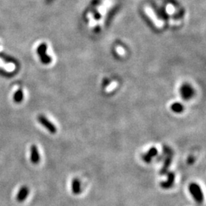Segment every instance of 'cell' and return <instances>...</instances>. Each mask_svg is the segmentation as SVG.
Segmentation results:
<instances>
[{"label": "cell", "instance_id": "6", "mask_svg": "<svg viewBox=\"0 0 206 206\" xmlns=\"http://www.w3.org/2000/svg\"><path fill=\"white\" fill-rule=\"evenodd\" d=\"M31 162L34 164H38L40 162V154L38 147L35 144H33L31 147Z\"/></svg>", "mask_w": 206, "mask_h": 206}, {"label": "cell", "instance_id": "8", "mask_svg": "<svg viewBox=\"0 0 206 206\" xmlns=\"http://www.w3.org/2000/svg\"><path fill=\"white\" fill-rule=\"evenodd\" d=\"M157 154H158V150H157V149L156 148V147H151L150 150L147 151V154L143 155L142 157L143 160H144L145 163H149L151 162L152 159L157 155Z\"/></svg>", "mask_w": 206, "mask_h": 206}, {"label": "cell", "instance_id": "10", "mask_svg": "<svg viewBox=\"0 0 206 206\" xmlns=\"http://www.w3.org/2000/svg\"><path fill=\"white\" fill-rule=\"evenodd\" d=\"M23 99H24V92H23L22 89H19L13 96V100L15 102L20 103L22 102Z\"/></svg>", "mask_w": 206, "mask_h": 206}, {"label": "cell", "instance_id": "5", "mask_svg": "<svg viewBox=\"0 0 206 206\" xmlns=\"http://www.w3.org/2000/svg\"><path fill=\"white\" fill-rule=\"evenodd\" d=\"M28 194H29V189L26 186H23L20 188L19 192L16 195V200L19 202H23L27 199Z\"/></svg>", "mask_w": 206, "mask_h": 206}, {"label": "cell", "instance_id": "4", "mask_svg": "<svg viewBox=\"0 0 206 206\" xmlns=\"http://www.w3.org/2000/svg\"><path fill=\"white\" fill-rule=\"evenodd\" d=\"M46 51H47V46L45 44H41L38 49V53L41 58V62L44 64H49L51 62V58L46 54Z\"/></svg>", "mask_w": 206, "mask_h": 206}, {"label": "cell", "instance_id": "7", "mask_svg": "<svg viewBox=\"0 0 206 206\" xmlns=\"http://www.w3.org/2000/svg\"><path fill=\"white\" fill-rule=\"evenodd\" d=\"M174 181H175V174L173 172H169L168 177H167V180L164 181V182H161L160 186L164 189H169V188H171L173 186Z\"/></svg>", "mask_w": 206, "mask_h": 206}, {"label": "cell", "instance_id": "12", "mask_svg": "<svg viewBox=\"0 0 206 206\" xmlns=\"http://www.w3.org/2000/svg\"><path fill=\"white\" fill-rule=\"evenodd\" d=\"M171 163H172V157L171 156H169L167 159H166L165 162H164L163 166L162 169L160 170V173L161 174H165L166 172L168 171V169L169 168L171 165Z\"/></svg>", "mask_w": 206, "mask_h": 206}, {"label": "cell", "instance_id": "2", "mask_svg": "<svg viewBox=\"0 0 206 206\" xmlns=\"http://www.w3.org/2000/svg\"><path fill=\"white\" fill-rule=\"evenodd\" d=\"M38 120L40 124H41L43 127L45 128L50 133H51V134H55L56 132V126L54 125L49 119H47L44 114H39L38 117Z\"/></svg>", "mask_w": 206, "mask_h": 206}, {"label": "cell", "instance_id": "3", "mask_svg": "<svg viewBox=\"0 0 206 206\" xmlns=\"http://www.w3.org/2000/svg\"><path fill=\"white\" fill-rule=\"evenodd\" d=\"M195 91H194L193 88L190 86L189 84L185 83L182 85L179 89V93H180L181 96L183 99L185 100H189L193 97L194 94H195Z\"/></svg>", "mask_w": 206, "mask_h": 206}, {"label": "cell", "instance_id": "1", "mask_svg": "<svg viewBox=\"0 0 206 206\" xmlns=\"http://www.w3.org/2000/svg\"><path fill=\"white\" fill-rule=\"evenodd\" d=\"M189 192H190L191 195L193 197V199L199 203H202L203 202L204 196L203 193H202V191L201 187L198 185L197 183L195 182H192L189 185Z\"/></svg>", "mask_w": 206, "mask_h": 206}, {"label": "cell", "instance_id": "11", "mask_svg": "<svg viewBox=\"0 0 206 206\" xmlns=\"http://www.w3.org/2000/svg\"><path fill=\"white\" fill-rule=\"evenodd\" d=\"M171 110L173 112L177 113H182L184 111V105L182 104H181L180 102H174L172 103V105L170 106Z\"/></svg>", "mask_w": 206, "mask_h": 206}, {"label": "cell", "instance_id": "9", "mask_svg": "<svg viewBox=\"0 0 206 206\" xmlns=\"http://www.w3.org/2000/svg\"><path fill=\"white\" fill-rule=\"evenodd\" d=\"M72 192L74 195H78L81 192L80 181L78 179H74L72 181Z\"/></svg>", "mask_w": 206, "mask_h": 206}]
</instances>
